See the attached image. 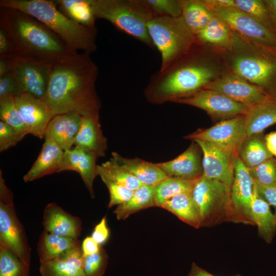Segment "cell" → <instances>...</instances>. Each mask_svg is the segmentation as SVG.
Returning a JSON list of instances; mask_svg holds the SVG:
<instances>
[{"mask_svg":"<svg viewBox=\"0 0 276 276\" xmlns=\"http://www.w3.org/2000/svg\"><path fill=\"white\" fill-rule=\"evenodd\" d=\"M98 67L90 55L77 53L51 65L43 100L54 116L77 113L82 117L99 115L101 102L95 83Z\"/></svg>","mask_w":276,"mask_h":276,"instance_id":"obj_1","label":"cell"},{"mask_svg":"<svg viewBox=\"0 0 276 276\" xmlns=\"http://www.w3.org/2000/svg\"><path fill=\"white\" fill-rule=\"evenodd\" d=\"M0 28L8 37L14 56L17 58L52 65L72 55L50 28L19 10L0 7Z\"/></svg>","mask_w":276,"mask_h":276,"instance_id":"obj_2","label":"cell"},{"mask_svg":"<svg viewBox=\"0 0 276 276\" xmlns=\"http://www.w3.org/2000/svg\"><path fill=\"white\" fill-rule=\"evenodd\" d=\"M195 47L196 43L187 53L150 77L144 89L148 102H175L204 89L215 79L216 71Z\"/></svg>","mask_w":276,"mask_h":276,"instance_id":"obj_3","label":"cell"},{"mask_svg":"<svg viewBox=\"0 0 276 276\" xmlns=\"http://www.w3.org/2000/svg\"><path fill=\"white\" fill-rule=\"evenodd\" d=\"M0 7L19 10L33 16L56 34L72 55L97 51V28L79 25L63 14L54 1L1 0Z\"/></svg>","mask_w":276,"mask_h":276,"instance_id":"obj_4","label":"cell"},{"mask_svg":"<svg viewBox=\"0 0 276 276\" xmlns=\"http://www.w3.org/2000/svg\"><path fill=\"white\" fill-rule=\"evenodd\" d=\"M226 50L232 73L276 101V46L257 44L234 32L232 45Z\"/></svg>","mask_w":276,"mask_h":276,"instance_id":"obj_5","label":"cell"},{"mask_svg":"<svg viewBox=\"0 0 276 276\" xmlns=\"http://www.w3.org/2000/svg\"><path fill=\"white\" fill-rule=\"evenodd\" d=\"M92 7L96 19H105L118 30L155 48L147 27L154 15L144 0H93Z\"/></svg>","mask_w":276,"mask_h":276,"instance_id":"obj_6","label":"cell"},{"mask_svg":"<svg viewBox=\"0 0 276 276\" xmlns=\"http://www.w3.org/2000/svg\"><path fill=\"white\" fill-rule=\"evenodd\" d=\"M150 38L160 53L163 70L187 53L196 42L182 16H154L148 24Z\"/></svg>","mask_w":276,"mask_h":276,"instance_id":"obj_7","label":"cell"},{"mask_svg":"<svg viewBox=\"0 0 276 276\" xmlns=\"http://www.w3.org/2000/svg\"><path fill=\"white\" fill-rule=\"evenodd\" d=\"M192 196L201 227H210L224 221L234 222L231 191L221 181L203 175L194 186Z\"/></svg>","mask_w":276,"mask_h":276,"instance_id":"obj_8","label":"cell"},{"mask_svg":"<svg viewBox=\"0 0 276 276\" xmlns=\"http://www.w3.org/2000/svg\"><path fill=\"white\" fill-rule=\"evenodd\" d=\"M0 245L15 254L30 266L31 248L23 225L17 216L13 194L7 186L0 170Z\"/></svg>","mask_w":276,"mask_h":276,"instance_id":"obj_9","label":"cell"},{"mask_svg":"<svg viewBox=\"0 0 276 276\" xmlns=\"http://www.w3.org/2000/svg\"><path fill=\"white\" fill-rule=\"evenodd\" d=\"M246 136L243 114L221 121L208 128L199 129L185 138L212 143L238 156L239 149Z\"/></svg>","mask_w":276,"mask_h":276,"instance_id":"obj_10","label":"cell"},{"mask_svg":"<svg viewBox=\"0 0 276 276\" xmlns=\"http://www.w3.org/2000/svg\"><path fill=\"white\" fill-rule=\"evenodd\" d=\"M210 10L242 37L257 44L276 46V34L247 13L234 7Z\"/></svg>","mask_w":276,"mask_h":276,"instance_id":"obj_11","label":"cell"},{"mask_svg":"<svg viewBox=\"0 0 276 276\" xmlns=\"http://www.w3.org/2000/svg\"><path fill=\"white\" fill-rule=\"evenodd\" d=\"M175 102L191 105L204 111L213 119L220 121L245 114L249 107L217 91L202 89Z\"/></svg>","mask_w":276,"mask_h":276,"instance_id":"obj_12","label":"cell"},{"mask_svg":"<svg viewBox=\"0 0 276 276\" xmlns=\"http://www.w3.org/2000/svg\"><path fill=\"white\" fill-rule=\"evenodd\" d=\"M254 186L249 168L237 156L230 196L234 222L254 225L250 216Z\"/></svg>","mask_w":276,"mask_h":276,"instance_id":"obj_13","label":"cell"},{"mask_svg":"<svg viewBox=\"0 0 276 276\" xmlns=\"http://www.w3.org/2000/svg\"><path fill=\"white\" fill-rule=\"evenodd\" d=\"M204 89L217 91L249 108L273 100L261 88L232 72L213 80Z\"/></svg>","mask_w":276,"mask_h":276,"instance_id":"obj_14","label":"cell"},{"mask_svg":"<svg viewBox=\"0 0 276 276\" xmlns=\"http://www.w3.org/2000/svg\"><path fill=\"white\" fill-rule=\"evenodd\" d=\"M193 141L198 144L202 152L203 175L221 181L231 191L237 156L212 143Z\"/></svg>","mask_w":276,"mask_h":276,"instance_id":"obj_15","label":"cell"},{"mask_svg":"<svg viewBox=\"0 0 276 276\" xmlns=\"http://www.w3.org/2000/svg\"><path fill=\"white\" fill-rule=\"evenodd\" d=\"M51 65L32 62L16 57L10 59V71L22 93L43 99Z\"/></svg>","mask_w":276,"mask_h":276,"instance_id":"obj_16","label":"cell"},{"mask_svg":"<svg viewBox=\"0 0 276 276\" xmlns=\"http://www.w3.org/2000/svg\"><path fill=\"white\" fill-rule=\"evenodd\" d=\"M15 100L28 134L44 139L48 125L54 117L47 104L26 93L15 97Z\"/></svg>","mask_w":276,"mask_h":276,"instance_id":"obj_17","label":"cell"},{"mask_svg":"<svg viewBox=\"0 0 276 276\" xmlns=\"http://www.w3.org/2000/svg\"><path fill=\"white\" fill-rule=\"evenodd\" d=\"M192 142L183 152L173 159L157 163L168 177L194 181L203 175L202 152L198 144Z\"/></svg>","mask_w":276,"mask_h":276,"instance_id":"obj_18","label":"cell"},{"mask_svg":"<svg viewBox=\"0 0 276 276\" xmlns=\"http://www.w3.org/2000/svg\"><path fill=\"white\" fill-rule=\"evenodd\" d=\"M42 224L43 231L73 239H79L82 230V221L79 217L70 214L53 202L45 206Z\"/></svg>","mask_w":276,"mask_h":276,"instance_id":"obj_19","label":"cell"},{"mask_svg":"<svg viewBox=\"0 0 276 276\" xmlns=\"http://www.w3.org/2000/svg\"><path fill=\"white\" fill-rule=\"evenodd\" d=\"M94 153L74 147L64 151L60 172L74 171L78 172L91 198L95 197L93 183L97 174L96 159Z\"/></svg>","mask_w":276,"mask_h":276,"instance_id":"obj_20","label":"cell"},{"mask_svg":"<svg viewBox=\"0 0 276 276\" xmlns=\"http://www.w3.org/2000/svg\"><path fill=\"white\" fill-rule=\"evenodd\" d=\"M82 116L77 113H67L54 116L49 123L44 139L55 142L64 151L74 145L80 127Z\"/></svg>","mask_w":276,"mask_h":276,"instance_id":"obj_21","label":"cell"},{"mask_svg":"<svg viewBox=\"0 0 276 276\" xmlns=\"http://www.w3.org/2000/svg\"><path fill=\"white\" fill-rule=\"evenodd\" d=\"M44 139L37 158L23 177L25 182L32 181L54 173L60 172L64 151L53 140Z\"/></svg>","mask_w":276,"mask_h":276,"instance_id":"obj_22","label":"cell"},{"mask_svg":"<svg viewBox=\"0 0 276 276\" xmlns=\"http://www.w3.org/2000/svg\"><path fill=\"white\" fill-rule=\"evenodd\" d=\"M83 253L79 241L60 258L40 264L41 276H86L82 268Z\"/></svg>","mask_w":276,"mask_h":276,"instance_id":"obj_23","label":"cell"},{"mask_svg":"<svg viewBox=\"0 0 276 276\" xmlns=\"http://www.w3.org/2000/svg\"><path fill=\"white\" fill-rule=\"evenodd\" d=\"M74 145L98 157L105 155L107 143L101 130L99 115L82 117Z\"/></svg>","mask_w":276,"mask_h":276,"instance_id":"obj_24","label":"cell"},{"mask_svg":"<svg viewBox=\"0 0 276 276\" xmlns=\"http://www.w3.org/2000/svg\"><path fill=\"white\" fill-rule=\"evenodd\" d=\"M111 156L143 185L154 187L168 177L157 164L147 162L139 158L124 157L114 152L111 153Z\"/></svg>","mask_w":276,"mask_h":276,"instance_id":"obj_25","label":"cell"},{"mask_svg":"<svg viewBox=\"0 0 276 276\" xmlns=\"http://www.w3.org/2000/svg\"><path fill=\"white\" fill-rule=\"evenodd\" d=\"M250 216L254 225L258 227L259 237L270 243L276 234V219L270 205L258 193L254 186Z\"/></svg>","mask_w":276,"mask_h":276,"instance_id":"obj_26","label":"cell"},{"mask_svg":"<svg viewBox=\"0 0 276 276\" xmlns=\"http://www.w3.org/2000/svg\"><path fill=\"white\" fill-rule=\"evenodd\" d=\"M244 116L246 136L263 132L266 128L276 124V101L250 107Z\"/></svg>","mask_w":276,"mask_h":276,"instance_id":"obj_27","label":"cell"},{"mask_svg":"<svg viewBox=\"0 0 276 276\" xmlns=\"http://www.w3.org/2000/svg\"><path fill=\"white\" fill-rule=\"evenodd\" d=\"M79 241V239L61 237L43 231L37 246L40 264L60 258Z\"/></svg>","mask_w":276,"mask_h":276,"instance_id":"obj_28","label":"cell"},{"mask_svg":"<svg viewBox=\"0 0 276 276\" xmlns=\"http://www.w3.org/2000/svg\"><path fill=\"white\" fill-rule=\"evenodd\" d=\"M263 132L246 136L238 151V157L248 168L255 167L273 157L268 151Z\"/></svg>","mask_w":276,"mask_h":276,"instance_id":"obj_29","label":"cell"},{"mask_svg":"<svg viewBox=\"0 0 276 276\" xmlns=\"http://www.w3.org/2000/svg\"><path fill=\"white\" fill-rule=\"evenodd\" d=\"M97 174L104 183L111 182L133 191L143 185L136 177L112 157L101 165H97Z\"/></svg>","mask_w":276,"mask_h":276,"instance_id":"obj_30","label":"cell"},{"mask_svg":"<svg viewBox=\"0 0 276 276\" xmlns=\"http://www.w3.org/2000/svg\"><path fill=\"white\" fill-rule=\"evenodd\" d=\"M160 208L171 212L181 221L195 228L201 227L192 192L178 194L164 202Z\"/></svg>","mask_w":276,"mask_h":276,"instance_id":"obj_31","label":"cell"},{"mask_svg":"<svg viewBox=\"0 0 276 276\" xmlns=\"http://www.w3.org/2000/svg\"><path fill=\"white\" fill-rule=\"evenodd\" d=\"M234 32L219 17L214 16L208 25L196 35L199 42L214 44L228 50L232 45Z\"/></svg>","mask_w":276,"mask_h":276,"instance_id":"obj_32","label":"cell"},{"mask_svg":"<svg viewBox=\"0 0 276 276\" xmlns=\"http://www.w3.org/2000/svg\"><path fill=\"white\" fill-rule=\"evenodd\" d=\"M58 9L74 22L89 28H96V20L92 7L93 0L54 1Z\"/></svg>","mask_w":276,"mask_h":276,"instance_id":"obj_33","label":"cell"},{"mask_svg":"<svg viewBox=\"0 0 276 276\" xmlns=\"http://www.w3.org/2000/svg\"><path fill=\"white\" fill-rule=\"evenodd\" d=\"M214 16L201 0L182 1L181 16L195 36L208 25Z\"/></svg>","mask_w":276,"mask_h":276,"instance_id":"obj_34","label":"cell"},{"mask_svg":"<svg viewBox=\"0 0 276 276\" xmlns=\"http://www.w3.org/2000/svg\"><path fill=\"white\" fill-rule=\"evenodd\" d=\"M153 206L154 187L142 185L134 191L129 200L118 205L113 213L118 220H124L136 212Z\"/></svg>","mask_w":276,"mask_h":276,"instance_id":"obj_35","label":"cell"},{"mask_svg":"<svg viewBox=\"0 0 276 276\" xmlns=\"http://www.w3.org/2000/svg\"><path fill=\"white\" fill-rule=\"evenodd\" d=\"M196 181L167 177L154 187L155 206L160 207L164 202L178 194L192 192Z\"/></svg>","mask_w":276,"mask_h":276,"instance_id":"obj_36","label":"cell"},{"mask_svg":"<svg viewBox=\"0 0 276 276\" xmlns=\"http://www.w3.org/2000/svg\"><path fill=\"white\" fill-rule=\"evenodd\" d=\"M0 119L14 128L19 133L26 136L27 128L17 107L15 98H0Z\"/></svg>","mask_w":276,"mask_h":276,"instance_id":"obj_37","label":"cell"},{"mask_svg":"<svg viewBox=\"0 0 276 276\" xmlns=\"http://www.w3.org/2000/svg\"><path fill=\"white\" fill-rule=\"evenodd\" d=\"M234 7L258 20L276 34L269 11L263 1L234 0Z\"/></svg>","mask_w":276,"mask_h":276,"instance_id":"obj_38","label":"cell"},{"mask_svg":"<svg viewBox=\"0 0 276 276\" xmlns=\"http://www.w3.org/2000/svg\"><path fill=\"white\" fill-rule=\"evenodd\" d=\"M30 267L8 248L0 245V276H29Z\"/></svg>","mask_w":276,"mask_h":276,"instance_id":"obj_39","label":"cell"},{"mask_svg":"<svg viewBox=\"0 0 276 276\" xmlns=\"http://www.w3.org/2000/svg\"><path fill=\"white\" fill-rule=\"evenodd\" d=\"M255 182L265 186H276V158L271 157L259 165L249 168Z\"/></svg>","mask_w":276,"mask_h":276,"instance_id":"obj_40","label":"cell"},{"mask_svg":"<svg viewBox=\"0 0 276 276\" xmlns=\"http://www.w3.org/2000/svg\"><path fill=\"white\" fill-rule=\"evenodd\" d=\"M108 256L102 246L96 253L83 255L82 268L86 276H103L106 271Z\"/></svg>","mask_w":276,"mask_h":276,"instance_id":"obj_41","label":"cell"},{"mask_svg":"<svg viewBox=\"0 0 276 276\" xmlns=\"http://www.w3.org/2000/svg\"><path fill=\"white\" fill-rule=\"evenodd\" d=\"M154 16L178 17L182 14V0H144Z\"/></svg>","mask_w":276,"mask_h":276,"instance_id":"obj_42","label":"cell"},{"mask_svg":"<svg viewBox=\"0 0 276 276\" xmlns=\"http://www.w3.org/2000/svg\"><path fill=\"white\" fill-rule=\"evenodd\" d=\"M25 136L19 133L14 128L0 121V151L7 150L15 146Z\"/></svg>","mask_w":276,"mask_h":276,"instance_id":"obj_43","label":"cell"},{"mask_svg":"<svg viewBox=\"0 0 276 276\" xmlns=\"http://www.w3.org/2000/svg\"><path fill=\"white\" fill-rule=\"evenodd\" d=\"M109 193L108 207L111 208L127 202L132 196L134 191L111 182L105 183Z\"/></svg>","mask_w":276,"mask_h":276,"instance_id":"obj_44","label":"cell"},{"mask_svg":"<svg viewBox=\"0 0 276 276\" xmlns=\"http://www.w3.org/2000/svg\"><path fill=\"white\" fill-rule=\"evenodd\" d=\"M22 94L19 85L10 73L0 77V98H15Z\"/></svg>","mask_w":276,"mask_h":276,"instance_id":"obj_45","label":"cell"},{"mask_svg":"<svg viewBox=\"0 0 276 276\" xmlns=\"http://www.w3.org/2000/svg\"><path fill=\"white\" fill-rule=\"evenodd\" d=\"M254 187L258 193L270 205L275 208L273 213L276 219V186H265L254 182Z\"/></svg>","mask_w":276,"mask_h":276,"instance_id":"obj_46","label":"cell"},{"mask_svg":"<svg viewBox=\"0 0 276 276\" xmlns=\"http://www.w3.org/2000/svg\"><path fill=\"white\" fill-rule=\"evenodd\" d=\"M109 230L107 226L106 217L104 216L95 226L91 237L100 245H102L108 240Z\"/></svg>","mask_w":276,"mask_h":276,"instance_id":"obj_47","label":"cell"},{"mask_svg":"<svg viewBox=\"0 0 276 276\" xmlns=\"http://www.w3.org/2000/svg\"><path fill=\"white\" fill-rule=\"evenodd\" d=\"M14 57L10 42L5 32L0 28V58L11 59Z\"/></svg>","mask_w":276,"mask_h":276,"instance_id":"obj_48","label":"cell"},{"mask_svg":"<svg viewBox=\"0 0 276 276\" xmlns=\"http://www.w3.org/2000/svg\"><path fill=\"white\" fill-rule=\"evenodd\" d=\"M101 247L91 236L86 237L81 243L83 255L95 254L100 250Z\"/></svg>","mask_w":276,"mask_h":276,"instance_id":"obj_49","label":"cell"},{"mask_svg":"<svg viewBox=\"0 0 276 276\" xmlns=\"http://www.w3.org/2000/svg\"><path fill=\"white\" fill-rule=\"evenodd\" d=\"M209 9L234 7V0H201ZM235 8V7H234Z\"/></svg>","mask_w":276,"mask_h":276,"instance_id":"obj_50","label":"cell"},{"mask_svg":"<svg viewBox=\"0 0 276 276\" xmlns=\"http://www.w3.org/2000/svg\"><path fill=\"white\" fill-rule=\"evenodd\" d=\"M268 151L276 158V131L271 132L264 136Z\"/></svg>","mask_w":276,"mask_h":276,"instance_id":"obj_51","label":"cell"},{"mask_svg":"<svg viewBox=\"0 0 276 276\" xmlns=\"http://www.w3.org/2000/svg\"><path fill=\"white\" fill-rule=\"evenodd\" d=\"M186 276H216L208 272L193 262L191 267L190 272ZM234 276H241L239 274Z\"/></svg>","mask_w":276,"mask_h":276,"instance_id":"obj_52","label":"cell"},{"mask_svg":"<svg viewBox=\"0 0 276 276\" xmlns=\"http://www.w3.org/2000/svg\"><path fill=\"white\" fill-rule=\"evenodd\" d=\"M269 11L276 33V0L263 1Z\"/></svg>","mask_w":276,"mask_h":276,"instance_id":"obj_53","label":"cell"},{"mask_svg":"<svg viewBox=\"0 0 276 276\" xmlns=\"http://www.w3.org/2000/svg\"><path fill=\"white\" fill-rule=\"evenodd\" d=\"M10 71V59L0 58V77L9 73Z\"/></svg>","mask_w":276,"mask_h":276,"instance_id":"obj_54","label":"cell"}]
</instances>
